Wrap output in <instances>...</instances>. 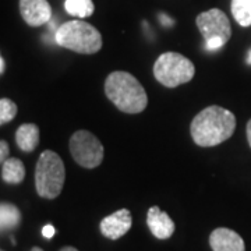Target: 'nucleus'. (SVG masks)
<instances>
[{
  "label": "nucleus",
  "instance_id": "nucleus-5",
  "mask_svg": "<svg viewBox=\"0 0 251 251\" xmlns=\"http://www.w3.org/2000/svg\"><path fill=\"white\" fill-rule=\"evenodd\" d=\"M196 74V66L193 62L177 53L165 52L153 64V77L166 88H176L181 84H187Z\"/></svg>",
  "mask_w": 251,
  "mask_h": 251
},
{
  "label": "nucleus",
  "instance_id": "nucleus-20",
  "mask_svg": "<svg viewBox=\"0 0 251 251\" xmlns=\"http://www.w3.org/2000/svg\"><path fill=\"white\" fill-rule=\"evenodd\" d=\"M246 131H247V141H249V145L251 147V119L249 120V123H247V128H246Z\"/></svg>",
  "mask_w": 251,
  "mask_h": 251
},
{
  "label": "nucleus",
  "instance_id": "nucleus-14",
  "mask_svg": "<svg viewBox=\"0 0 251 251\" xmlns=\"http://www.w3.org/2000/svg\"><path fill=\"white\" fill-rule=\"evenodd\" d=\"M21 224V212L11 202H1L0 205V229L1 232L13 230Z\"/></svg>",
  "mask_w": 251,
  "mask_h": 251
},
{
  "label": "nucleus",
  "instance_id": "nucleus-23",
  "mask_svg": "<svg viewBox=\"0 0 251 251\" xmlns=\"http://www.w3.org/2000/svg\"><path fill=\"white\" fill-rule=\"evenodd\" d=\"M31 251H44V250H42V249H39V247H32Z\"/></svg>",
  "mask_w": 251,
  "mask_h": 251
},
{
  "label": "nucleus",
  "instance_id": "nucleus-15",
  "mask_svg": "<svg viewBox=\"0 0 251 251\" xmlns=\"http://www.w3.org/2000/svg\"><path fill=\"white\" fill-rule=\"evenodd\" d=\"M64 9L67 11V14H70L73 17L87 18L94 14L95 4L92 3V0H66Z\"/></svg>",
  "mask_w": 251,
  "mask_h": 251
},
{
  "label": "nucleus",
  "instance_id": "nucleus-2",
  "mask_svg": "<svg viewBox=\"0 0 251 251\" xmlns=\"http://www.w3.org/2000/svg\"><path fill=\"white\" fill-rule=\"evenodd\" d=\"M105 94L120 112L137 115L145 110L148 95L133 74L127 72L110 73L105 81Z\"/></svg>",
  "mask_w": 251,
  "mask_h": 251
},
{
  "label": "nucleus",
  "instance_id": "nucleus-1",
  "mask_svg": "<svg viewBox=\"0 0 251 251\" xmlns=\"http://www.w3.org/2000/svg\"><path fill=\"white\" fill-rule=\"evenodd\" d=\"M236 130V116L230 110L211 105L196 115L190 126L193 141L198 147H215L225 143Z\"/></svg>",
  "mask_w": 251,
  "mask_h": 251
},
{
  "label": "nucleus",
  "instance_id": "nucleus-12",
  "mask_svg": "<svg viewBox=\"0 0 251 251\" xmlns=\"http://www.w3.org/2000/svg\"><path fill=\"white\" fill-rule=\"evenodd\" d=\"M16 144L23 152H32L39 144V128L34 123H24L16 131Z\"/></svg>",
  "mask_w": 251,
  "mask_h": 251
},
{
  "label": "nucleus",
  "instance_id": "nucleus-11",
  "mask_svg": "<svg viewBox=\"0 0 251 251\" xmlns=\"http://www.w3.org/2000/svg\"><path fill=\"white\" fill-rule=\"evenodd\" d=\"M209 246L212 251H246L242 236L229 227H218L209 234Z\"/></svg>",
  "mask_w": 251,
  "mask_h": 251
},
{
  "label": "nucleus",
  "instance_id": "nucleus-9",
  "mask_svg": "<svg viewBox=\"0 0 251 251\" xmlns=\"http://www.w3.org/2000/svg\"><path fill=\"white\" fill-rule=\"evenodd\" d=\"M20 14L29 27H41L52 18L48 0H20Z\"/></svg>",
  "mask_w": 251,
  "mask_h": 251
},
{
  "label": "nucleus",
  "instance_id": "nucleus-8",
  "mask_svg": "<svg viewBox=\"0 0 251 251\" xmlns=\"http://www.w3.org/2000/svg\"><path fill=\"white\" fill-rule=\"evenodd\" d=\"M133 225V219H131V212L127 208H122L116 212H113L112 215L105 216L100 225V233L103 234L106 239L110 240H117L120 237H123Z\"/></svg>",
  "mask_w": 251,
  "mask_h": 251
},
{
  "label": "nucleus",
  "instance_id": "nucleus-18",
  "mask_svg": "<svg viewBox=\"0 0 251 251\" xmlns=\"http://www.w3.org/2000/svg\"><path fill=\"white\" fill-rule=\"evenodd\" d=\"M9 144H7V141L1 140V141H0V162H1V163L6 161V159H9V158H7V156H9Z\"/></svg>",
  "mask_w": 251,
  "mask_h": 251
},
{
  "label": "nucleus",
  "instance_id": "nucleus-4",
  "mask_svg": "<svg viewBox=\"0 0 251 251\" xmlns=\"http://www.w3.org/2000/svg\"><path fill=\"white\" fill-rule=\"evenodd\" d=\"M66 180V169L62 158L50 150L39 155L35 168V188L38 196L54 200L60 196Z\"/></svg>",
  "mask_w": 251,
  "mask_h": 251
},
{
  "label": "nucleus",
  "instance_id": "nucleus-7",
  "mask_svg": "<svg viewBox=\"0 0 251 251\" xmlns=\"http://www.w3.org/2000/svg\"><path fill=\"white\" fill-rule=\"evenodd\" d=\"M70 153L77 165L95 169L103 161L105 150L97 135L88 130H78L70 138Z\"/></svg>",
  "mask_w": 251,
  "mask_h": 251
},
{
  "label": "nucleus",
  "instance_id": "nucleus-10",
  "mask_svg": "<svg viewBox=\"0 0 251 251\" xmlns=\"http://www.w3.org/2000/svg\"><path fill=\"white\" fill-rule=\"evenodd\" d=\"M147 225L151 233L159 240H168L175 233V222L168 212L162 211L158 205L151 206L147 214Z\"/></svg>",
  "mask_w": 251,
  "mask_h": 251
},
{
  "label": "nucleus",
  "instance_id": "nucleus-21",
  "mask_svg": "<svg viewBox=\"0 0 251 251\" xmlns=\"http://www.w3.org/2000/svg\"><path fill=\"white\" fill-rule=\"evenodd\" d=\"M4 67H6V64H4V57L0 56V74L4 73Z\"/></svg>",
  "mask_w": 251,
  "mask_h": 251
},
{
  "label": "nucleus",
  "instance_id": "nucleus-6",
  "mask_svg": "<svg viewBox=\"0 0 251 251\" xmlns=\"http://www.w3.org/2000/svg\"><path fill=\"white\" fill-rule=\"evenodd\" d=\"M196 24L201 35L204 36L208 50H218L224 48L232 36L229 18L222 10L211 9L198 14Z\"/></svg>",
  "mask_w": 251,
  "mask_h": 251
},
{
  "label": "nucleus",
  "instance_id": "nucleus-25",
  "mask_svg": "<svg viewBox=\"0 0 251 251\" xmlns=\"http://www.w3.org/2000/svg\"><path fill=\"white\" fill-rule=\"evenodd\" d=\"M1 251H3V250H1Z\"/></svg>",
  "mask_w": 251,
  "mask_h": 251
},
{
  "label": "nucleus",
  "instance_id": "nucleus-3",
  "mask_svg": "<svg viewBox=\"0 0 251 251\" xmlns=\"http://www.w3.org/2000/svg\"><path fill=\"white\" fill-rule=\"evenodd\" d=\"M56 42L57 45L75 53L95 54L102 48V35L88 23L82 20H73L57 28Z\"/></svg>",
  "mask_w": 251,
  "mask_h": 251
},
{
  "label": "nucleus",
  "instance_id": "nucleus-19",
  "mask_svg": "<svg viewBox=\"0 0 251 251\" xmlns=\"http://www.w3.org/2000/svg\"><path fill=\"white\" fill-rule=\"evenodd\" d=\"M42 236L45 237V239H52L54 236V227L52 225H46L44 226V229H42Z\"/></svg>",
  "mask_w": 251,
  "mask_h": 251
},
{
  "label": "nucleus",
  "instance_id": "nucleus-17",
  "mask_svg": "<svg viewBox=\"0 0 251 251\" xmlns=\"http://www.w3.org/2000/svg\"><path fill=\"white\" fill-rule=\"evenodd\" d=\"M17 105L9 98L0 99V125L4 126L10 123L14 117L17 116Z\"/></svg>",
  "mask_w": 251,
  "mask_h": 251
},
{
  "label": "nucleus",
  "instance_id": "nucleus-16",
  "mask_svg": "<svg viewBox=\"0 0 251 251\" xmlns=\"http://www.w3.org/2000/svg\"><path fill=\"white\" fill-rule=\"evenodd\" d=\"M230 10L234 20L242 27L251 25V0H232Z\"/></svg>",
  "mask_w": 251,
  "mask_h": 251
},
{
  "label": "nucleus",
  "instance_id": "nucleus-22",
  "mask_svg": "<svg viewBox=\"0 0 251 251\" xmlns=\"http://www.w3.org/2000/svg\"><path fill=\"white\" fill-rule=\"evenodd\" d=\"M60 251H78L75 247H72V246H66V247H63L60 249Z\"/></svg>",
  "mask_w": 251,
  "mask_h": 251
},
{
  "label": "nucleus",
  "instance_id": "nucleus-24",
  "mask_svg": "<svg viewBox=\"0 0 251 251\" xmlns=\"http://www.w3.org/2000/svg\"><path fill=\"white\" fill-rule=\"evenodd\" d=\"M247 63H249V64H251V52H250V54H249V60H247Z\"/></svg>",
  "mask_w": 251,
  "mask_h": 251
},
{
  "label": "nucleus",
  "instance_id": "nucleus-13",
  "mask_svg": "<svg viewBox=\"0 0 251 251\" xmlns=\"http://www.w3.org/2000/svg\"><path fill=\"white\" fill-rule=\"evenodd\" d=\"M25 177V166L18 158H9L1 163V180L9 184H20Z\"/></svg>",
  "mask_w": 251,
  "mask_h": 251
}]
</instances>
